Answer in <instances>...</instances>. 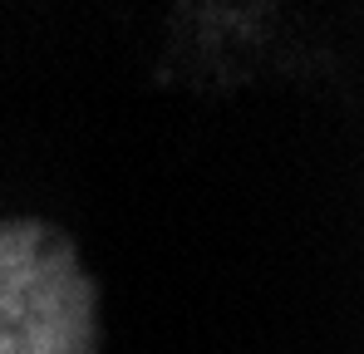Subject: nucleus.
Instances as JSON below:
<instances>
[{
    "mask_svg": "<svg viewBox=\"0 0 364 354\" xmlns=\"http://www.w3.org/2000/svg\"><path fill=\"white\" fill-rule=\"evenodd\" d=\"M99 281L40 217L0 222V354H99Z\"/></svg>",
    "mask_w": 364,
    "mask_h": 354,
    "instance_id": "1",
    "label": "nucleus"
}]
</instances>
